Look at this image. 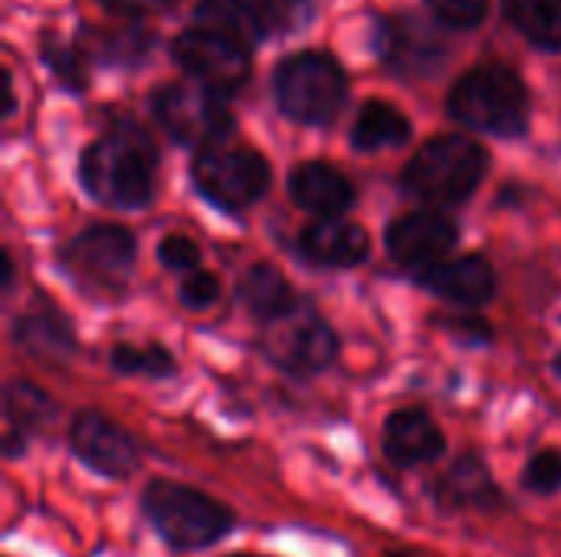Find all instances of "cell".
<instances>
[{"label": "cell", "mask_w": 561, "mask_h": 557, "mask_svg": "<svg viewBox=\"0 0 561 557\" xmlns=\"http://www.w3.org/2000/svg\"><path fill=\"white\" fill-rule=\"evenodd\" d=\"M138 512L158 542L174 555L210 552L240 529L233 506L178 479H151L138 492Z\"/></svg>", "instance_id": "1"}, {"label": "cell", "mask_w": 561, "mask_h": 557, "mask_svg": "<svg viewBox=\"0 0 561 557\" xmlns=\"http://www.w3.org/2000/svg\"><path fill=\"white\" fill-rule=\"evenodd\" d=\"M158 151L141 128H115L92 141L82 154V187L108 207H145L154 194Z\"/></svg>", "instance_id": "2"}, {"label": "cell", "mask_w": 561, "mask_h": 557, "mask_svg": "<svg viewBox=\"0 0 561 557\" xmlns=\"http://www.w3.org/2000/svg\"><path fill=\"white\" fill-rule=\"evenodd\" d=\"M447 108L457 121L503 138L529 128V92L506 66H477L463 72L447 95Z\"/></svg>", "instance_id": "3"}, {"label": "cell", "mask_w": 561, "mask_h": 557, "mask_svg": "<svg viewBox=\"0 0 561 557\" xmlns=\"http://www.w3.org/2000/svg\"><path fill=\"white\" fill-rule=\"evenodd\" d=\"M486 164L490 158L473 138L440 135L421 144V151L408 161L401 181L411 197L431 204H460L480 187Z\"/></svg>", "instance_id": "4"}, {"label": "cell", "mask_w": 561, "mask_h": 557, "mask_svg": "<svg viewBox=\"0 0 561 557\" xmlns=\"http://www.w3.org/2000/svg\"><path fill=\"white\" fill-rule=\"evenodd\" d=\"M348 92L342 66L329 53H296L276 69L279 108L302 125H325L335 118Z\"/></svg>", "instance_id": "5"}, {"label": "cell", "mask_w": 561, "mask_h": 557, "mask_svg": "<svg viewBox=\"0 0 561 557\" xmlns=\"http://www.w3.org/2000/svg\"><path fill=\"white\" fill-rule=\"evenodd\" d=\"M194 184L210 204L237 213V210L253 207L266 194L270 164L253 148L217 141V144L201 148L194 161Z\"/></svg>", "instance_id": "6"}, {"label": "cell", "mask_w": 561, "mask_h": 557, "mask_svg": "<svg viewBox=\"0 0 561 557\" xmlns=\"http://www.w3.org/2000/svg\"><path fill=\"white\" fill-rule=\"evenodd\" d=\"M151 112L158 125L178 141L207 148L217 141H227L233 131V118L227 112V102L220 92L194 82H168L151 95Z\"/></svg>", "instance_id": "7"}, {"label": "cell", "mask_w": 561, "mask_h": 557, "mask_svg": "<svg viewBox=\"0 0 561 557\" xmlns=\"http://www.w3.org/2000/svg\"><path fill=\"white\" fill-rule=\"evenodd\" d=\"M263 351L266 358L289 374H319L339 355V338L306 305H293L283 315L263 322Z\"/></svg>", "instance_id": "8"}, {"label": "cell", "mask_w": 561, "mask_h": 557, "mask_svg": "<svg viewBox=\"0 0 561 557\" xmlns=\"http://www.w3.org/2000/svg\"><path fill=\"white\" fill-rule=\"evenodd\" d=\"M69 453L95 476L108 483H128L141 469L138 440L99 410H82L69 423Z\"/></svg>", "instance_id": "9"}, {"label": "cell", "mask_w": 561, "mask_h": 557, "mask_svg": "<svg viewBox=\"0 0 561 557\" xmlns=\"http://www.w3.org/2000/svg\"><path fill=\"white\" fill-rule=\"evenodd\" d=\"M171 53H174V62L191 79H197L201 85L220 95L237 92L250 76V46L210 26L184 30L174 39Z\"/></svg>", "instance_id": "10"}, {"label": "cell", "mask_w": 561, "mask_h": 557, "mask_svg": "<svg viewBox=\"0 0 561 557\" xmlns=\"http://www.w3.org/2000/svg\"><path fill=\"white\" fill-rule=\"evenodd\" d=\"M431 499L444 515H460V512H480V515H496L510 509L513 502L506 499L503 486L493 479L486 460L477 450L460 453L434 483H431Z\"/></svg>", "instance_id": "11"}, {"label": "cell", "mask_w": 561, "mask_h": 557, "mask_svg": "<svg viewBox=\"0 0 561 557\" xmlns=\"http://www.w3.org/2000/svg\"><path fill=\"white\" fill-rule=\"evenodd\" d=\"M381 453L394 469H421L447 453V437L427 410L404 407L385 420Z\"/></svg>", "instance_id": "12"}, {"label": "cell", "mask_w": 561, "mask_h": 557, "mask_svg": "<svg viewBox=\"0 0 561 557\" xmlns=\"http://www.w3.org/2000/svg\"><path fill=\"white\" fill-rule=\"evenodd\" d=\"M457 236L460 230L447 213H434V210L404 213L388 227V253L401 266L427 269L454 250Z\"/></svg>", "instance_id": "13"}, {"label": "cell", "mask_w": 561, "mask_h": 557, "mask_svg": "<svg viewBox=\"0 0 561 557\" xmlns=\"http://www.w3.org/2000/svg\"><path fill=\"white\" fill-rule=\"evenodd\" d=\"M56 420L53 397L33 381H10L3 391V456L20 460L30 440Z\"/></svg>", "instance_id": "14"}, {"label": "cell", "mask_w": 561, "mask_h": 557, "mask_svg": "<svg viewBox=\"0 0 561 557\" xmlns=\"http://www.w3.org/2000/svg\"><path fill=\"white\" fill-rule=\"evenodd\" d=\"M421 282L457 305H483L496 292L493 266L483 256H460V259H440L427 269H421Z\"/></svg>", "instance_id": "15"}, {"label": "cell", "mask_w": 561, "mask_h": 557, "mask_svg": "<svg viewBox=\"0 0 561 557\" xmlns=\"http://www.w3.org/2000/svg\"><path fill=\"white\" fill-rule=\"evenodd\" d=\"M289 194L302 210L316 217H342L355 204L352 181L325 161L299 164L289 177Z\"/></svg>", "instance_id": "16"}, {"label": "cell", "mask_w": 561, "mask_h": 557, "mask_svg": "<svg viewBox=\"0 0 561 557\" xmlns=\"http://www.w3.org/2000/svg\"><path fill=\"white\" fill-rule=\"evenodd\" d=\"M299 250L309 263L319 266H355L368 256L371 240L358 223L342 217H319L299 236Z\"/></svg>", "instance_id": "17"}, {"label": "cell", "mask_w": 561, "mask_h": 557, "mask_svg": "<svg viewBox=\"0 0 561 557\" xmlns=\"http://www.w3.org/2000/svg\"><path fill=\"white\" fill-rule=\"evenodd\" d=\"M72 253L82 269L95 272L99 279H125L135 263V236L112 223L89 227L82 236H76Z\"/></svg>", "instance_id": "18"}, {"label": "cell", "mask_w": 561, "mask_h": 557, "mask_svg": "<svg viewBox=\"0 0 561 557\" xmlns=\"http://www.w3.org/2000/svg\"><path fill=\"white\" fill-rule=\"evenodd\" d=\"M385 59L388 66L417 76V72H431L440 66L444 49L437 43V36L414 16H398L388 20L385 26Z\"/></svg>", "instance_id": "19"}, {"label": "cell", "mask_w": 561, "mask_h": 557, "mask_svg": "<svg viewBox=\"0 0 561 557\" xmlns=\"http://www.w3.org/2000/svg\"><path fill=\"white\" fill-rule=\"evenodd\" d=\"M13 341L43 358V361H59V358H69L76 351V341H72V332L66 325L62 315L56 312H43V315H20L16 325H13Z\"/></svg>", "instance_id": "20"}, {"label": "cell", "mask_w": 561, "mask_h": 557, "mask_svg": "<svg viewBox=\"0 0 561 557\" xmlns=\"http://www.w3.org/2000/svg\"><path fill=\"white\" fill-rule=\"evenodd\" d=\"M408 135H411V121L404 118V112L398 105H391V102L375 98L358 112L352 141H355L358 151H381V148L404 144Z\"/></svg>", "instance_id": "21"}, {"label": "cell", "mask_w": 561, "mask_h": 557, "mask_svg": "<svg viewBox=\"0 0 561 557\" xmlns=\"http://www.w3.org/2000/svg\"><path fill=\"white\" fill-rule=\"evenodd\" d=\"M240 299L243 305L260 318V322H270L276 315H283L286 309L296 305L293 299V289L289 282L283 279V272L270 263H256L247 269L243 282H240Z\"/></svg>", "instance_id": "22"}, {"label": "cell", "mask_w": 561, "mask_h": 557, "mask_svg": "<svg viewBox=\"0 0 561 557\" xmlns=\"http://www.w3.org/2000/svg\"><path fill=\"white\" fill-rule=\"evenodd\" d=\"M197 20H201V26L220 30V33L240 39L243 46H253L256 39L266 36L253 0H201Z\"/></svg>", "instance_id": "23"}, {"label": "cell", "mask_w": 561, "mask_h": 557, "mask_svg": "<svg viewBox=\"0 0 561 557\" xmlns=\"http://www.w3.org/2000/svg\"><path fill=\"white\" fill-rule=\"evenodd\" d=\"M503 3H506V16L529 43L542 49H561V0H503Z\"/></svg>", "instance_id": "24"}, {"label": "cell", "mask_w": 561, "mask_h": 557, "mask_svg": "<svg viewBox=\"0 0 561 557\" xmlns=\"http://www.w3.org/2000/svg\"><path fill=\"white\" fill-rule=\"evenodd\" d=\"M108 364L122 378H148V381H164L178 371L171 351L161 345H115Z\"/></svg>", "instance_id": "25"}, {"label": "cell", "mask_w": 561, "mask_h": 557, "mask_svg": "<svg viewBox=\"0 0 561 557\" xmlns=\"http://www.w3.org/2000/svg\"><path fill=\"white\" fill-rule=\"evenodd\" d=\"M519 486L529 492V496H539V499H552L561 492V450L556 446H546V450H536L523 473H519Z\"/></svg>", "instance_id": "26"}, {"label": "cell", "mask_w": 561, "mask_h": 557, "mask_svg": "<svg viewBox=\"0 0 561 557\" xmlns=\"http://www.w3.org/2000/svg\"><path fill=\"white\" fill-rule=\"evenodd\" d=\"M253 7L266 33L296 30L312 16V0H253Z\"/></svg>", "instance_id": "27"}, {"label": "cell", "mask_w": 561, "mask_h": 557, "mask_svg": "<svg viewBox=\"0 0 561 557\" xmlns=\"http://www.w3.org/2000/svg\"><path fill=\"white\" fill-rule=\"evenodd\" d=\"M431 10L437 13L440 23L454 26V30H473L483 23L490 0H427Z\"/></svg>", "instance_id": "28"}, {"label": "cell", "mask_w": 561, "mask_h": 557, "mask_svg": "<svg viewBox=\"0 0 561 557\" xmlns=\"http://www.w3.org/2000/svg\"><path fill=\"white\" fill-rule=\"evenodd\" d=\"M158 259H161L164 269L191 272V269H197V263H201V250H197V243L187 240V236H168V240H161V246H158Z\"/></svg>", "instance_id": "29"}, {"label": "cell", "mask_w": 561, "mask_h": 557, "mask_svg": "<svg viewBox=\"0 0 561 557\" xmlns=\"http://www.w3.org/2000/svg\"><path fill=\"white\" fill-rule=\"evenodd\" d=\"M217 295H220V282L210 272L191 269L181 282V302L187 309H207L210 302H217Z\"/></svg>", "instance_id": "30"}, {"label": "cell", "mask_w": 561, "mask_h": 557, "mask_svg": "<svg viewBox=\"0 0 561 557\" xmlns=\"http://www.w3.org/2000/svg\"><path fill=\"white\" fill-rule=\"evenodd\" d=\"M447 328H450L454 335H460V338L473 341V345L490 341V325H486V322H480V318H450V322H447Z\"/></svg>", "instance_id": "31"}, {"label": "cell", "mask_w": 561, "mask_h": 557, "mask_svg": "<svg viewBox=\"0 0 561 557\" xmlns=\"http://www.w3.org/2000/svg\"><path fill=\"white\" fill-rule=\"evenodd\" d=\"M385 557H424V555H414V552H385Z\"/></svg>", "instance_id": "32"}, {"label": "cell", "mask_w": 561, "mask_h": 557, "mask_svg": "<svg viewBox=\"0 0 561 557\" xmlns=\"http://www.w3.org/2000/svg\"><path fill=\"white\" fill-rule=\"evenodd\" d=\"M552 371H556V374H559V378H561V355H559V358H556V361H552Z\"/></svg>", "instance_id": "33"}, {"label": "cell", "mask_w": 561, "mask_h": 557, "mask_svg": "<svg viewBox=\"0 0 561 557\" xmlns=\"http://www.w3.org/2000/svg\"><path fill=\"white\" fill-rule=\"evenodd\" d=\"M227 557H260V555H227Z\"/></svg>", "instance_id": "34"}]
</instances>
